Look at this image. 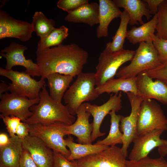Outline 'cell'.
Returning <instances> with one entry per match:
<instances>
[{"label":"cell","instance_id":"obj_27","mask_svg":"<svg viewBox=\"0 0 167 167\" xmlns=\"http://www.w3.org/2000/svg\"><path fill=\"white\" fill-rule=\"evenodd\" d=\"M115 110L110 111V126L107 136L102 140H98L94 144L110 146H115L118 144H122L123 134L119 127V122L122 115L117 114Z\"/></svg>","mask_w":167,"mask_h":167},{"label":"cell","instance_id":"obj_34","mask_svg":"<svg viewBox=\"0 0 167 167\" xmlns=\"http://www.w3.org/2000/svg\"><path fill=\"white\" fill-rule=\"evenodd\" d=\"M150 77L163 82L167 86V62L154 69L144 71Z\"/></svg>","mask_w":167,"mask_h":167},{"label":"cell","instance_id":"obj_13","mask_svg":"<svg viewBox=\"0 0 167 167\" xmlns=\"http://www.w3.org/2000/svg\"><path fill=\"white\" fill-rule=\"evenodd\" d=\"M28 49L25 45L12 42L1 50L0 54L6 60L5 69L11 70L15 66H22L26 69L25 72L31 76H40V69L38 64L31 59H27L24 56V52Z\"/></svg>","mask_w":167,"mask_h":167},{"label":"cell","instance_id":"obj_29","mask_svg":"<svg viewBox=\"0 0 167 167\" xmlns=\"http://www.w3.org/2000/svg\"><path fill=\"white\" fill-rule=\"evenodd\" d=\"M68 28L64 25L55 28L48 35L40 39L37 43V50L48 49L52 46L62 44V41L68 36Z\"/></svg>","mask_w":167,"mask_h":167},{"label":"cell","instance_id":"obj_12","mask_svg":"<svg viewBox=\"0 0 167 167\" xmlns=\"http://www.w3.org/2000/svg\"><path fill=\"white\" fill-rule=\"evenodd\" d=\"M121 92L119 94L111 95L108 101L101 105H98L84 102L85 109L93 118L92 122L93 130L91 136L92 143L97 138L102 136L105 134L100 131L102 122L106 115L112 110L118 112L122 108Z\"/></svg>","mask_w":167,"mask_h":167},{"label":"cell","instance_id":"obj_5","mask_svg":"<svg viewBox=\"0 0 167 167\" xmlns=\"http://www.w3.org/2000/svg\"><path fill=\"white\" fill-rule=\"evenodd\" d=\"M135 50L123 49L111 52L106 48L98 58L95 73L96 86H101L113 78L118 69L125 63L131 61Z\"/></svg>","mask_w":167,"mask_h":167},{"label":"cell","instance_id":"obj_22","mask_svg":"<svg viewBox=\"0 0 167 167\" xmlns=\"http://www.w3.org/2000/svg\"><path fill=\"white\" fill-rule=\"evenodd\" d=\"M116 6L126 10L130 17L129 24L132 25L138 24V22L142 25L144 23L142 20L145 16L149 20L151 15L147 3L141 0H113Z\"/></svg>","mask_w":167,"mask_h":167},{"label":"cell","instance_id":"obj_36","mask_svg":"<svg viewBox=\"0 0 167 167\" xmlns=\"http://www.w3.org/2000/svg\"><path fill=\"white\" fill-rule=\"evenodd\" d=\"M89 2L88 0H59L57 6L67 12L77 9L81 6Z\"/></svg>","mask_w":167,"mask_h":167},{"label":"cell","instance_id":"obj_17","mask_svg":"<svg viewBox=\"0 0 167 167\" xmlns=\"http://www.w3.org/2000/svg\"><path fill=\"white\" fill-rule=\"evenodd\" d=\"M138 95L143 100L155 99L163 104H167V86L160 81H155L145 72L136 77Z\"/></svg>","mask_w":167,"mask_h":167},{"label":"cell","instance_id":"obj_3","mask_svg":"<svg viewBox=\"0 0 167 167\" xmlns=\"http://www.w3.org/2000/svg\"><path fill=\"white\" fill-rule=\"evenodd\" d=\"M95 73H81L65 92L63 98L68 110L72 115L76 114L80 106L85 101H92L99 97Z\"/></svg>","mask_w":167,"mask_h":167},{"label":"cell","instance_id":"obj_33","mask_svg":"<svg viewBox=\"0 0 167 167\" xmlns=\"http://www.w3.org/2000/svg\"><path fill=\"white\" fill-rule=\"evenodd\" d=\"M152 37L153 44L161 63L167 62V39L159 38L154 34Z\"/></svg>","mask_w":167,"mask_h":167},{"label":"cell","instance_id":"obj_38","mask_svg":"<svg viewBox=\"0 0 167 167\" xmlns=\"http://www.w3.org/2000/svg\"><path fill=\"white\" fill-rule=\"evenodd\" d=\"M19 167H38L32 160L29 152L24 149Z\"/></svg>","mask_w":167,"mask_h":167},{"label":"cell","instance_id":"obj_18","mask_svg":"<svg viewBox=\"0 0 167 167\" xmlns=\"http://www.w3.org/2000/svg\"><path fill=\"white\" fill-rule=\"evenodd\" d=\"M76 115L77 118L75 121L72 124L66 126V135H73L76 136L78 143L92 144L91 136L93 124L89 122L91 114L86 111L84 103L78 108Z\"/></svg>","mask_w":167,"mask_h":167},{"label":"cell","instance_id":"obj_2","mask_svg":"<svg viewBox=\"0 0 167 167\" xmlns=\"http://www.w3.org/2000/svg\"><path fill=\"white\" fill-rule=\"evenodd\" d=\"M40 100L30 108L32 115L26 121L29 125H46L60 122L71 125L75 118L69 112L66 105L55 101L50 96L45 84L39 93Z\"/></svg>","mask_w":167,"mask_h":167},{"label":"cell","instance_id":"obj_30","mask_svg":"<svg viewBox=\"0 0 167 167\" xmlns=\"http://www.w3.org/2000/svg\"><path fill=\"white\" fill-rule=\"evenodd\" d=\"M31 24L33 31L40 39L47 36L55 28L54 21L48 19L41 11L35 12Z\"/></svg>","mask_w":167,"mask_h":167},{"label":"cell","instance_id":"obj_25","mask_svg":"<svg viewBox=\"0 0 167 167\" xmlns=\"http://www.w3.org/2000/svg\"><path fill=\"white\" fill-rule=\"evenodd\" d=\"M157 22V13L152 18L138 27L133 26L127 31V39L133 44L141 42L152 41V36L154 34Z\"/></svg>","mask_w":167,"mask_h":167},{"label":"cell","instance_id":"obj_42","mask_svg":"<svg viewBox=\"0 0 167 167\" xmlns=\"http://www.w3.org/2000/svg\"><path fill=\"white\" fill-rule=\"evenodd\" d=\"M9 90V85L6 82L2 81L0 84V96L4 92H7Z\"/></svg>","mask_w":167,"mask_h":167},{"label":"cell","instance_id":"obj_24","mask_svg":"<svg viewBox=\"0 0 167 167\" xmlns=\"http://www.w3.org/2000/svg\"><path fill=\"white\" fill-rule=\"evenodd\" d=\"M73 78L71 75L58 73L49 75L46 79L47 80L50 97L55 101L62 103V99Z\"/></svg>","mask_w":167,"mask_h":167},{"label":"cell","instance_id":"obj_35","mask_svg":"<svg viewBox=\"0 0 167 167\" xmlns=\"http://www.w3.org/2000/svg\"><path fill=\"white\" fill-rule=\"evenodd\" d=\"M0 117L5 125L10 137L15 135L17 127L22 122L20 119L14 116H5L1 114Z\"/></svg>","mask_w":167,"mask_h":167},{"label":"cell","instance_id":"obj_4","mask_svg":"<svg viewBox=\"0 0 167 167\" xmlns=\"http://www.w3.org/2000/svg\"><path fill=\"white\" fill-rule=\"evenodd\" d=\"M131 61L130 64L122 66L117 71L116 75L117 77H136L142 72L156 68L162 64L152 41L139 43Z\"/></svg>","mask_w":167,"mask_h":167},{"label":"cell","instance_id":"obj_1","mask_svg":"<svg viewBox=\"0 0 167 167\" xmlns=\"http://www.w3.org/2000/svg\"><path fill=\"white\" fill-rule=\"evenodd\" d=\"M36 63L41 78L58 73L75 77L82 73L87 62L88 53L75 43L60 45L48 49L36 51Z\"/></svg>","mask_w":167,"mask_h":167},{"label":"cell","instance_id":"obj_11","mask_svg":"<svg viewBox=\"0 0 167 167\" xmlns=\"http://www.w3.org/2000/svg\"><path fill=\"white\" fill-rule=\"evenodd\" d=\"M126 158L114 146L75 161L78 167H127Z\"/></svg>","mask_w":167,"mask_h":167},{"label":"cell","instance_id":"obj_39","mask_svg":"<svg viewBox=\"0 0 167 167\" xmlns=\"http://www.w3.org/2000/svg\"><path fill=\"white\" fill-rule=\"evenodd\" d=\"M30 131V125L26 122H21L17 129L16 135L23 140L29 134Z\"/></svg>","mask_w":167,"mask_h":167},{"label":"cell","instance_id":"obj_28","mask_svg":"<svg viewBox=\"0 0 167 167\" xmlns=\"http://www.w3.org/2000/svg\"><path fill=\"white\" fill-rule=\"evenodd\" d=\"M120 22L115 35L112 37V41L106 44V48L111 52H115L124 49L123 45L126 37L127 28L129 23L130 17L125 10L120 16Z\"/></svg>","mask_w":167,"mask_h":167},{"label":"cell","instance_id":"obj_7","mask_svg":"<svg viewBox=\"0 0 167 167\" xmlns=\"http://www.w3.org/2000/svg\"><path fill=\"white\" fill-rule=\"evenodd\" d=\"M0 75L11 80L9 90L11 93L27 97L30 99L39 98L40 92L45 84V79L38 81L33 79L25 72H19L12 69L0 68Z\"/></svg>","mask_w":167,"mask_h":167},{"label":"cell","instance_id":"obj_10","mask_svg":"<svg viewBox=\"0 0 167 167\" xmlns=\"http://www.w3.org/2000/svg\"><path fill=\"white\" fill-rule=\"evenodd\" d=\"M126 93L131 105V111L128 116H122L119 127L123 134L122 145L121 149L126 157L128 148L138 135L137 123L138 114L141 104L143 100L139 96L133 93L127 92Z\"/></svg>","mask_w":167,"mask_h":167},{"label":"cell","instance_id":"obj_23","mask_svg":"<svg viewBox=\"0 0 167 167\" xmlns=\"http://www.w3.org/2000/svg\"><path fill=\"white\" fill-rule=\"evenodd\" d=\"M96 89L100 95L104 93H118L122 91L126 93L131 92L138 95L136 84V77L129 78L112 79L104 84L96 86Z\"/></svg>","mask_w":167,"mask_h":167},{"label":"cell","instance_id":"obj_16","mask_svg":"<svg viewBox=\"0 0 167 167\" xmlns=\"http://www.w3.org/2000/svg\"><path fill=\"white\" fill-rule=\"evenodd\" d=\"M22 144L38 167H53L54 151L41 139L29 134L22 140Z\"/></svg>","mask_w":167,"mask_h":167},{"label":"cell","instance_id":"obj_37","mask_svg":"<svg viewBox=\"0 0 167 167\" xmlns=\"http://www.w3.org/2000/svg\"><path fill=\"white\" fill-rule=\"evenodd\" d=\"M54 152L53 167H78L75 161H69L61 153L55 151Z\"/></svg>","mask_w":167,"mask_h":167},{"label":"cell","instance_id":"obj_14","mask_svg":"<svg viewBox=\"0 0 167 167\" xmlns=\"http://www.w3.org/2000/svg\"><path fill=\"white\" fill-rule=\"evenodd\" d=\"M33 32L31 23L17 19L0 10V39L13 38L26 42L31 38Z\"/></svg>","mask_w":167,"mask_h":167},{"label":"cell","instance_id":"obj_19","mask_svg":"<svg viewBox=\"0 0 167 167\" xmlns=\"http://www.w3.org/2000/svg\"><path fill=\"white\" fill-rule=\"evenodd\" d=\"M99 25L96 36L99 38L108 36V26L113 20L120 17L122 13L113 0H99Z\"/></svg>","mask_w":167,"mask_h":167},{"label":"cell","instance_id":"obj_6","mask_svg":"<svg viewBox=\"0 0 167 167\" xmlns=\"http://www.w3.org/2000/svg\"><path fill=\"white\" fill-rule=\"evenodd\" d=\"M30 125V135L41 139L54 151L61 153L67 158L69 157L70 152L67 148L64 138L66 135V128L67 125L56 122L46 125Z\"/></svg>","mask_w":167,"mask_h":167},{"label":"cell","instance_id":"obj_8","mask_svg":"<svg viewBox=\"0 0 167 167\" xmlns=\"http://www.w3.org/2000/svg\"><path fill=\"white\" fill-rule=\"evenodd\" d=\"M156 129L167 131V118L156 101L151 99L144 100L141 104L139 113L138 135Z\"/></svg>","mask_w":167,"mask_h":167},{"label":"cell","instance_id":"obj_9","mask_svg":"<svg viewBox=\"0 0 167 167\" xmlns=\"http://www.w3.org/2000/svg\"><path fill=\"white\" fill-rule=\"evenodd\" d=\"M1 114L5 116H14L26 122L32 114L30 108L37 104L40 98L30 99L16 94L6 92L0 96Z\"/></svg>","mask_w":167,"mask_h":167},{"label":"cell","instance_id":"obj_15","mask_svg":"<svg viewBox=\"0 0 167 167\" xmlns=\"http://www.w3.org/2000/svg\"><path fill=\"white\" fill-rule=\"evenodd\" d=\"M164 131L162 130L156 129L138 135L133 142V146L129 155V160L139 161L148 156L156 147L167 145V140L160 138Z\"/></svg>","mask_w":167,"mask_h":167},{"label":"cell","instance_id":"obj_41","mask_svg":"<svg viewBox=\"0 0 167 167\" xmlns=\"http://www.w3.org/2000/svg\"><path fill=\"white\" fill-rule=\"evenodd\" d=\"M9 138L6 134L4 133L0 134V147L5 146L10 142Z\"/></svg>","mask_w":167,"mask_h":167},{"label":"cell","instance_id":"obj_31","mask_svg":"<svg viewBox=\"0 0 167 167\" xmlns=\"http://www.w3.org/2000/svg\"><path fill=\"white\" fill-rule=\"evenodd\" d=\"M157 15L156 35L161 38L167 39V0H163L161 3Z\"/></svg>","mask_w":167,"mask_h":167},{"label":"cell","instance_id":"obj_21","mask_svg":"<svg viewBox=\"0 0 167 167\" xmlns=\"http://www.w3.org/2000/svg\"><path fill=\"white\" fill-rule=\"evenodd\" d=\"M23 149L22 139L10 137L7 144L0 147V167H19Z\"/></svg>","mask_w":167,"mask_h":167},{"label":"cell","instance_id":"obj_40","mask_svg":"<svg viewBox=\"0 0 167 167\" xmlns=\"http://www.w3.org/2000/svg\"><path fill=\"white\" fill-rule=\"evenodd\" d=\"M163 0H143L148 6L150 14L154 15L157 13L158 7Z\"/></svg>","mask_w":167,"mask_h":167},{"label":"cell","instance_id":"obj_32","mask_svg":"<svg viewBox=\"0 0 167 167\" xmlns=\"http://www.w3.org/2000/svg\"><path fill=\"white\" fill-rule=\"evenodd\" d=\"M127 167H167V161L163 157L152 158L147 156L137 161L126 160Z\"/></svg>","mask_w":167,"mask_h":167},{"label":"cell","instance_id":"obj_20","mask_svg":"<svg viewBox=\"0 0 167 167\" xmlns=\"http://www.w3.org/2000/svg\"><path fill=\"white\" fill-rule=\"evenodd\" d=\"M99 4H85L72 11L67 12L64 19L70 22L84 23L91 27L99 24Z\"/></svg>","mask_w":167,"mask_h":167},{"label":"cell","instance_id":"obj_43","mask_svg":"<svg viewBox=\"0 0 167 167\" xmlns=\"http://www.w3.org/2000/svg\"><path fill=\"white\" fill-rule=\"evenodd\" d=\"M158 150L160 156L164 157L167 156V145L158 147Z\"/></svg>","mask_w":167,"mask_h":167},{"label":"cell","instance_id":"obj_26","mask_svg":"<svg viewBox=\"0 0 167 167\" xmlns=\"http://www.w3.org/2000/svg\"><path fill=\"white\" fill-rule=\"evenodd\" d=\"M65 142L70 152L67 159L71 161L79 159L105 149L110 147L95 144L76 143L74 141L73 138L71 135H68L65 139Z\"/></svg>","mask_w":167,"mask_h":167}]
</instances>
